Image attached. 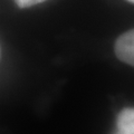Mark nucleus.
Wrapping results in <instances>:
<instances>
[{
    "label": "nucleus",
    "instance_id": "f257e3e1",
    "mask_svg": "<svg viewBox=\"0 0 134 134\" xmlns=\"http://www.w3.org/2000/svg\"><path fill=\"white\" fill-rule=\"evenodd\" d=\"M115 54L120 60L134 66V29L126 31L117 38Z\"/></svg>",
    "mask_w": 134,
    "mask_h": 134
},
{
    "label": "nucleus",
    "instance_id": "f03ea898",
    "mask_svg": "<svg viewBox=\"0 0 134 134\" xmlns=\"http://www.w3.org/2000/svg\"><path fill=\"white\" fill-rule=\"evenodd\" d=\"M114 134H134V108L122 110L116 119V130Z\"/></svg>",
    "mask_w": 134,
    "mask_h": 134
},
{
    "label": "nucleus",
    "instance_id": "7ed1b4c3",
    "mask_svg": "<svg viewBox=\"0 0 134 134\" xmlns=\"http://www.w3.org/2000/svg\"><path fill=\"white\" fill-rule=\"evenodd\" d=\"M15 1L19 8H28V7L41 3V2L46 1V0H15Z\"/></svg>",
    "mask_w": 134,
    "mask_h": 134
},
{
    "label": "nucleus",
    "instance_id": "20e7f679",
    "mask_svg": "<svg viewBox=\"0 0 134 134\" xmlns=\"http://www.w3.org/2000/svg\"><path fill=\"white\" fill-rule=\"evenodd\" d=\"M127 1H130V2H132V3H134V0H127Z\"/></svg>",
    "mask_w": 134,
    "mask_h": 134
}]
</instances>
